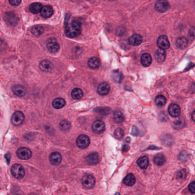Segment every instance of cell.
<instances>
[{
  "instance_id": "45",
  "label": "cell",
  "mask_w": 195,
  "mask_h": 195,
  "mask_svg": "<svg viewBox=\"0 0 195 195\" xmlns=\"http://www.w3.org/2000/svg\"><path fill=\"white\" fill-rule=\"evenodd\" d=\"M115 195H120L118 193H116Z\"/></svg>"
},
{
  "instance_id": "29",
  "label": "cell",
  "mask_w": 195,
  "mask_h": 195,
  "mask_svg": "<svg viewBox=\"0 0 195 195\" xmlns=\"http://www.w3.org/2000/svg\"><path fill=\"white\" fill-rule=\"evenodd\" d=\"M165 161V157L161 154H158L154 158V162L156 165L161 166L164 165Z\"/></svg>"
},
{
  "instance_id": "25",
  "label": "cell",
  "mask_w": 195,
  "mask_h": 195,
  "mask_svg": "<svg viewBox=\"0 0 195 195\" xmlns=\"http://www.w3.org/2000/svg\"><path fill=\"white\" fill-rule=\"evenodd\" d=\"M43 8V5L40 3H34L30 6V10L32 13L34 14L39 13Z\"/></svg>"
},
{
  "instance_id": "24",
  "label": "cell",
  "mask_w": 195,
  "mask_h": 195,
  "mask_svg": "<svg viewBox=\"0 0 195 195\" xmlns=\"http://www.w3.org/2000/svg\"><path fill=\"white\" fill-rule=\"evenodd\" d=\"M13 91L15 95L18 96H23L25 95L24 88L21 85H16L13 88Z\"/></svg>"
},
{
  "instance_id": "14",
  "label": "cell",
  "mask_w": 195,
  "mask_h": 195,
  "mask_svg": "<svg viewBox=\"0 0 195 195\" xmlns=\"http://www.w3.org/2000/svg\"><path fill=\"white\" fill-rule=\"evenodd\" d=\"M155 59L158 62L162 63L165 61L166 57V52L164 50L159 49L155 52Z\"/></svg>"
},
{
  "instance_id": "10",
  "label": "cell",
  "mask_w": 195,
  "mask_h": 195,
  "mask_svg": "<svg viewBox=\"0 0 195 195\" xmlns=\"http://www.w3.org/2000/svg\"><path fill=\"white\" fill-rule=\"evenodd\" d=\"M168 112L171 116L174 118H176L180 115L181 109L179 106L177 104H172L168 107Z\"/></svg>"
},
{
  "instance_id": "7",
  "label": "cell",
  "mask_w": 195,
  "mask_h": 195,
  "mask_svg": "<svg viewBox=\"0 0 195 195\" xmlns=\"http://www.w3.org/2000/svg\"><path fill=\"white\" fill-rule=\"evenodd\" d=\"M155 9L157 11L160 13L166 12L170 8V5L167 1H159L156 2L155 4Z\"/></svg>"
},
{
  "instance_id": "4",
  "label": "cell",
  "mask_w": 195,
  "mask_h": 195,
  "mask_svg": "<svg viewBox=\"0 0 195 195\" xmlns=\"http://www.w3.org/2000/svg\"><path fill=\"white\" fill-rule=\"evenodd\" d=\"M90 140L88 136L85 135H82L78 137L76 140V144L78 147L84 149L88 147Z\"/></svg>"
},
{
  "instance_id": "19",
  "label": "cell",
  "mask_w": 195,
  "mask_h": 195,
  "mask_svg": "<svg viewBox=\"0 0 195 195\" xmlns=\"http://www.w3.org/2000/svg\"><path fill=\"white\" fill-rule=\"evenodd\" d=\"M41 15L44 18H49L53 14V11L49 6H45L42 8Z\"/></svg>"
},
{
  "instance_id": "44",
  "label": "cell",
  "mask_w": 195,
  "mask_h": 195,
  "mask_svg": "<svg viewBox=\"0 0 195 195\" xmlns=\"http://www.w3.org/2000/svg\"><path fill=\"white\" fill-rule=\"evenodd\" d=\"M126 141H128V142H129V141H130V138L129 137L127 138H126Z\"/></svg>"
},
{
  "instance_id": "36",
  "label": "cell",
  "mask_w": 195,
  "mask_h": 195,
  "mask_svg": "<svg viewBox=\"0 0 195 195\" xmlns=\"http://www.w3.org/2000/svg\"><path fill=\"white\" fill-rule=\"evenodd\" d=\"M186 176V173L184 169L181 170L177 174V178L179 179H183Z\"/></svg>"
},
{
  "instance_id": "43",
  "label": "cell",
  "mask_w": 195,
  "mask_h": 195,
  "mask_svg": "<svg viewBox=\"0 0 195 195\" xmlns=\"http://www.w3.org/2000/svg\"><path fill=\"white\" fill-rule=\"evenodd\" d=\"M192 118L193 120L194 121H195V111H194L193 113H192Z\"/></svg>"
},
{
  "instance_id": "18",
  "label": "cell",
  "mask_w": 195,
  "mask_h": 195,
  "mask_svg": "<svg viewBox=\"0 0 195 195\" xmlns=\"http://www.w3.org/2000/svg\"><path fill=\"white\" fill-rule=\"evenodd\" d=\"M138 165L142 169H146L149 165V160L147 156H144L137 160Z\"/></svg>"
},
{
  "instance_id": "35",
  "label": "cell",
  "mask_w": 195,
  "mask_h": 195,
  "mask_svg": "<svg viewBox=\"0 0 195 195\" xmlns=\"http://www.w3.org/2000/svg\"><path fill=\"white\" fill-rule=\"evenodd\" d=\"M114 134L117 138L121 139L124 136V131L122 128H118L115 131Z\"/></svg>"
},
{
  "instance_id": "27",
  "label": "cell",
  "mask_w": 195,
  "mask_h": 195,
  "mask_svg": "<svg viewBox=\"0 0 195 195\" xmlns=\"http://www.w3.org/2000/svg\"><path fill=\"white\" fill-rule=\"evenodd\" d=\"M71 95L74 99H81L83 96V92L81 89L75 88L72 90Z\"/></svg>"
},
{
  "instance_id": "37",
  "label": "cell",
  "mask_w": 195,
  "mask_h": 195,
  "mask_svg": "<svg viewBox=\"0 0 195 195\" xmlns=\"http://www.w3.org/2000/svg\"><path fill=\"white\" fill-rule=\"evenodd\" d=\"M10 4L11 5V6H17L18 5H20V4L21 3V1H17V0H10L9 1Z\"/></svg>"
},
{
  "instance_id": "38",
  "label": "cell",
  "mask_w": 195,
  "mask_h": 195,
  "mask_svg": "<svg viewBox=\"0 0 195 195\" xmlns=\"http://www.w3.org/2000/svg\"><path fill=\"white\" fill-rule=\"evenodd\" d=\"M195 183L194 182L191 183L189 185V189L190 191L192 193H194L195 192Z\"/></svg>"
},
{
  "instance_id": "46",
  "label": "cell",
  "mask_w": 195,
  "mask_h": 195,
  "mask_svg": "<svg viewBox=\"0 0 195 195\" xmlns=\"http://www.w3.org/2000/svg\"></svg>"
},
{
  "instance_id": "40",
  "label": "cell",
  "mask_w": 195,
  "mask_h": 195,
  "mask_svg": "<svg viewBox=\"0 0 195 195\" xmlns=\"http://www.w3.org/2000/svg\"><path fill=\"white\" fill-rule=\"evenodd\" d=\"M189 35L190 37H191V38L192 39V38H193V39H194V28H193L191 29L190 30L189 33Z\"/></svg>"
},
{
  "instance_id": "2",
  "label": "cell",
  "mask_w": 195,
  "mask_h": 195,
  "mask_svg": "<svg viewBox=\"0 0 195 195\" xmlns=\"http://www.w3.org/2000/svg\"><path fill=\"white\" fill-rule=\"evenodd\" d=\"M11 172L13 176L17 179H21L25 176V169L22 166L19 164H15L13 165Z\"/></svg>"
},
{
  "instance_id": "15",
  "label": "cell",
  "mask_w": 195,
  "mask_h": 195,
  "mask_svg": "<svg viewBox=\"0 0 195 195\" xmlns=\"http://www.w3.org/2000/svg\"><path fill=\"white\" fill-rule=\"evenodd\" d=\"M53 65L51 62L48 60L42 61L39 65V68L44 72H48L50 71L53 68Z\"/></svg>"
},
{
  "instance_id": "42",
  "label": "cell",
  "mask_w": 195,
  "mask_h": 195,
  "mask_svg": "<svg viewBox=\"0 0 195 195\" xmlns=\"http://www.w3.org/2000/svg\"><path fill=\"white\" fill-rule=\"evenodd\" d=\"M5 157L7 159L8 164L10 163V159H11V155L10 154H6L5 155Z\"/></svg>"
},
{
  "instance_id": "32",
  "label": "cell",
  "mask_w": 195,
  "mask_h": 195,
  "mask_svg": "<svg viewBox=\"0 0 195 195\" xmlns=\"http://www.w3.org/2000/svg\"><path fill=\"white\" fill-rule=\"evenodd\" d=\"M44 28L43 27L41 26H37L34 27L31 29V33L36 36H39L40 35L44 32Z\"/></svg>"
},
{
  "instance_id": "30",
  "label": "cell",
  "mask_w": 195,
  "mask_h": 195,
  "mask_svg": "<svg viewBox=\"0 0 195 195\" xmlns=\"http://www.w3.org/2000/svg\"><path fill=\"white\" fill-rule=\"evenodd\" d=\"M166 102L165 98L162 95H158L155 99V103L158 106H162L165 105Z\"/></svg>"
},
{
  "instance_id": "17",
  "label": "cell",
  "mask_w": 195,
  "mask_h": 195,
  "mask_svg": "<svg viewBox=\"0 0 195 195\" xmlns=\"http://www.w3.org/2000/svg\"><path fill=\"white\" fill-rule=\"evenodd\" d=\"M141 61L143 65L145 67H148L151 65L152 63L151 57L148 53H144L141 56Z\"/></svg>"
},
{
  "instance_id": "20",
  "label": "cell",
  "mask_w": 195,
  "mask_h": 195,
  "mask_svg": "<svg viewBox=\"0 0 195 195\" xmlns=\"http://www.w3.org/2000/svg\"><path fill=\"white\" fill-rule=\"evenodd\" d=\"M66 102L64 99L62 98H57L53 100L52 102V106L56 109H60L63 108L65 105Z\"/></svg>"
},
{
  "instance_id": "33",
  "label": "cell",
  "mask_w": 195,
  "mask_h": 195,
  "mask_svg": "<svg viewBox=\"0 0 195 195\" xmlns=\"http://www.w3.org/2000/svg\"><path fill=\"white\" fill-rule=\"evenodd\" d=\"M158 117L159 120L162 122L167 121L169 118L167 114L164 111H162L160 112L159 115Z\"/></svg>"
},
{
  "instance_id": "23",
  "label": "cell",
  "mask_w": 195,
  "mask_h": 195,
  "mask_svg": "<svg viewBox=\"0 0 195 195\" xmlns=\"http://www.w3.org/2000/svg\"><path fill=\"white\" fill-rule=\"evenodd\" d=\"M47 48L48 51L51 53H55L59 50V45L55 42H52L47 44Z\"/></svg>"
},
{
  "instance_id": "16",
  "label": "cell",
  "mask_w": 195,
  "mask_h": 195,
  "mask_svg": "<svg viewBox=\"0 0 195 195\" xmlns=\"http://www.w3.org/2000/svg\"><path fill=\"white\" fill-rule=\"evenodd\" d=\"M176 45L177 47L179 49L184 50L188 47V40L184 37H179L176 41Z\"/></svg>"
},
{
  "instance_id": "8",
  "label": "cell",
  "mask_w": 195,
  "mask_h": 195,
  "mask_svg": "<svg viewBox=\"0 0 195 195\" xmlns=\"http://www.w3.org/2000/svg\"><path fill=\"white\" fill-rule=\"evenodd\" d=\"M92 129L94 132L98 134L103 133L106 129L105 123L102 121H96L93 123Z\"/></svg>"
},
{
  "instance_id": "1",
  "label": "cell",
  "mask_w": 195,
  "mask_h": 195,
  "mask_svg": "<svg viewBox=\"0 0 195 195\" xmlns=\"http://www.w3.org/2000/svg\"><path fill=\"white\" fill-rule=\"evenodd\" d=\"M81 23L77 21H73L66 26L65 34L66 36L73 38L79 36L81 33Z\"/></svg>"
},
{
  "instance_id": "9",
  "label": "cell",
  "mask_w": 195,
  "mask_h": 195,
  "mask_svg": "<svg viewBox=\"0 0 195 195\" xmlns=\"http://www.w3.org/2000/svg\"><path fill=\"white\" fill-rule=\"evenodd\" d=\"M25 117L22 112L18 111L12 116L11 118V122L15 126H18L22 123Z\"/></svg>"
},
{
  "instance_id": "34",
  "label": "cell",
  "mask_w": 195,
  "mask_h": 195,
  "mask_svg": "<svg viewBox=\"0 0 195 195\" xmlns=\"http://www.w3.org/2000/svg\"><path fill=\"white\" fill-rule=\"evenodd\" d=\"M185 122L183 120H179L174 122L173 127L176 129H180L184 127Z\"/></svg>"
},
{
  "instance_id": "21",
  "label": "cell",
  "mask_w": 195,
  "mask_h": 195,
  "mask_svg": "<svg viewBox=\"0 0 195 195\" xmlns=\"http://www.w3.org/2000/svg\"><path fill=\"white\" fill-rule=\"evenodd\" d=\"M99 155L96 153H92L88 155L87 157V161L89 164L95 165L99 162Z\"/></svg>"
},
{
  "instance_id": "41",
  "label": "cell",
  "mask_w": 195,
  "mask_h": 195,
  "mask_svg": "<svg viewBox=\"0 0 195 195\" xmlns=\"http://www.w3.org/2000/svg\"><path fill=\"white\" fill-rule=\"evenodd\" d=\"M132 133L134 135H137L139 133L138 130L135 127H133L132 129Z\"/></svg>"
},
{
  "instance_id": "3",
  "label": "cell",
  "mask_w": 195,
  "mask_h": 195,
  "mask_svg": "<svg viewBox=\"0 0 195 195\" xmlns=\"http://www.w3.org/2000/svg\"><path fill=\"white\" fill-rule=\"evenodd\" d=\"M18 157L22 160H28L31 158L32 155V152L29 148L26 147L19 148L16 152Z\"/></svg>"
},
{
  "instance_id": "31",
  "label": "cell",
  "mask_w": 195,
  "mask_h": 195,
  "mask_svg": "<svg viewBox=\"0 0 195 195\" xmlns=\"http://www.w3.org/2000/svg\"><path fill=\"white\" fill-rule=\"evenodd\" d=\"M71 127L69 122L66 120L62 121L60 123V128L62 130L66 132L69 130Z\"/></svg>"
},
{
  "instance_id": "22",
  "label": "cell",
  "mask_w": 195,
  "mask_h": 195,
  "mask_svg": "<svg viewBox=\"0 0 195 195\" xmlns=\"http://www.w3.org/2000/svg\"><path fill=\"white\" fill-rule=\"evenodd\" d=\"M123 182L126 185L131 186H133L135 183V178L132 174H128L124 178Z\"/></svg>"
},
{
  "instance_id": "39",
  "label": "cell",
  "mask_w": 195,
  "mask_h": 195,
  "mask_svg": "<svg viewBox=\"0 0 195 195\" xmlns=\"http://www.w3.org/2000/svg\"><path fill=\"white\" fill-rule=\"evenodd\" d=\"M130 147L128 145H124L122 148V151L123 152H126L129 150Z\"/></svg>"
},
{
  "instance_id": "12",
  "label": "cell",
  "mask_w": 195,
  "mask_h": 195,
  "mask_svg": "<svg viewBox=\"0 0 195 195\" xmlns=\"http://www.w3.org/2000/svg\"><path fill=\"white\" fill-rule=\"evenodd\" d=\"M110 86L106 82H103L100 84L98 86V92L101 95H107L110 91Z\"/></svg>"
},
{
  "instance_id": "5",
  "label": "cell",
  "mask_w": 195,
  "mask_h": 195,
  "mask_svg": "<svg viewBox=\"0 0 195 195\" xmlns=\"http://www.w3.org/2000/svg\"><path fill=\"white\" fill-rule=\"evenodd\" d=\"M82 183L85 188L91 189L94 188L95 185V178L90 175L84 176L82 178Z\"/></svg>"
},
{
  "instance_id": "28",
  "label": "cell",
  "mask_w": 195,
  "mask_h": 195,
  "mask_svg": "<svg viewBox=\"0 0 195 195\" xmlns=\"http://www.w3.org/2000/svg\"><path fill=\"white\" fill-rule=\"evenodd\" d=\"M89 67L92 69H96L99 67V60L96 57H92L89 59L88 62Z\"/></svg>"
},
{
  "instance_id": "11",
  "label": "cell",
  "mask_w": 195,
  "mask_h": 195,
  "mask_svg": "<svg viewBox=\"0 0 195 195\" xmlns=\"http://www.w3.org/2000/svg\"><path fill=\"white\" fill-rule=\"evenodd\" d=\"M62 156L59 152H55L50 155L49 160L51 164L54 165H59L62 160Z\"/></svg>"
},
{
  "instance_id": "13",
  "label": "cell",
  "mask_w": 195,
  "mask_h": 195,
  "mask_svg": "<svg viewBox=\"0 0 195 195\" xmlns=\"http://www.w3.org/2000/svg\"><path fill=\"white\" fill-rule=\"evenodd\" d=\"M143 42L142 36L140 34H135L130 37L129 42L130 44L133 46H138L141 44Z\"/></svg>"
},
{
  "instance_id": "6",
  "label": "cell",
  "mask_w": 195,
  "mask_h": 195,
  "mask_svg": "<svg viewBox=\"0 0 195 195\" xmlns=\"http://www.w3.org/2000/svg\"><path fill=\"white\" fill-rule=\"evenodd\" d=\"M157 45L160 49H168L170 47V44L167 37L165 35H162L159 37L157 40Z\"/></svg>"
},
{
  "instance_id": "26",
  "label": "cell",
  "mask_w": 195,
  "mask_h": 195,
  "mask_svg": "<svg viewBox=\"0 0 195 195\" xmlns=\"http://www.w3.org/2000/svg\"><path fill=\"white\" fill-rule=\"evenodd\" d=\"M124 117L121 111H116L114 114V120L117 123H121L124 120Z\"/></svg>"
}]
</instances>
